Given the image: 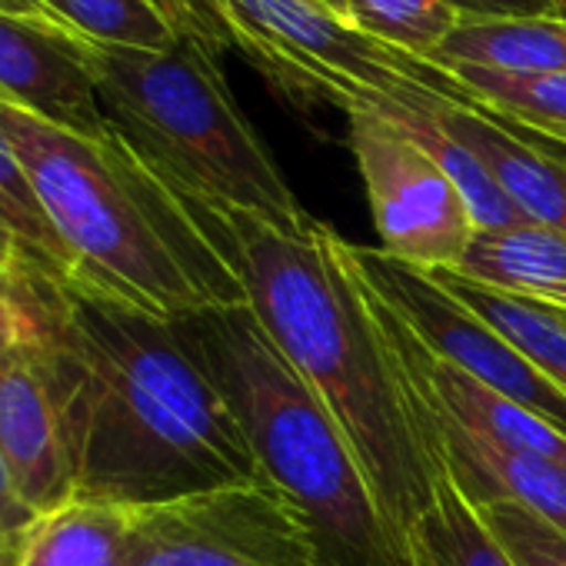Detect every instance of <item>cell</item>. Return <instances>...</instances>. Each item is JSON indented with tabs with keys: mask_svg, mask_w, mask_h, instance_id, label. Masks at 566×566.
<instances>
[{
	"mask_svg": "<svg viewBox=\"0 0 566 566\" xmlns=\"http://www.w3.org/2000/svg\"><path fill=\"white\" fill-rule=\"evenodd\" d=\"M0 510H4V513H34L31 506L21 503L18 490H14V480H11V470L4 463V453H0Z\"/></svg>",
	"mask_w": 566,
	"mask_h": 566,
	"instance_id": "4316f807",
	"label": "cell"
},
{
	"mask_svg": "<svg viewBox=\"0 0 566 566\" xmlns=\"http://www.w3.org/2000/svg\"><path fill=\"white\" fill-rule=\"evenodd\" d=\"M460 273L566 311V233L539 223L476 230Z\"/></svg>",
	"mask_w": 566,
	"mask_h": 566,
	"instance_id": "5bb4252c",
	"label": "cell"
},
{
	"mask_svg": "<svg viewBox=\"0 0 566 566\" xmlns=\"http://www.w3.org/2000/svg\"><path fill=\"white\" fill-rule=\"evenodd\" d=\"M410 546L417 566H516L450 476L437 480L433 500L410 533Z\"/></svg>",
	"mask_w": 566,
	"mask_h": 566,
	"instance_id": "d6986e66",
	"label": "cell"
},
{
	"mask_svg": "<svg viewBox=\"0 0 566 566\" xmlns=\"http://www.w3.org/2000/svg\"><path fill=\"white\" fill-rule=\"evenodd\" d=\"M347 21L370 41L430 61L463 18L447 0H350Z\"/></svg>",
	"mask_w": 566,
	"mask_h": 566,
	"instance_id": "7402d4cb",
	"label": "cell"
},
{
	"mask_svg": "<svg viewBox=\"0 0 566 566\" xmlns=\"http://www.w3.org/2000/svg\"><path fill=\"white\" fill-rule=\"evenodd\" d=\"M187 344L230 400L273 486L317 533L327 566H417L331 410L287 364L247 304L177 317Z\"/></svg>",
	"mask_w": 566,
	"mask_h": 566,
	"instance_id": "277c9868",
	"label": "cell"
},
{
	"mask_svg": "<svg viewBox=\"0 0 566 566\" xmlns=\"http://www.w3.org/2000/svg\"><path fill=\"white\" fill-rule=\"evenodd\" d=\"M41 8L91 44L167 51L184 41L150 0H41Z\"/></svg>",
	"mask_w": 566,
	"mask_h": 566,
	"instance_id": "44dd1931",
	"label": "cell"
},
{
	"mask_svg": "<svg viewBox=\"0 0 566 566\" xmlns=\"http://www.w3.org/2000/svg\"><path fill=\"white\" fill-rule=\"evenodd\" d=\"M237 54L294 107L331 104L400 120L440 104H473L450 71L360 34L324 0H217Z\"/></svg>",
	"mask_w": 566,
	"mask_h": 566,
	"instance_id": "8992f818",
	"label": "cell"
},
{
	"mask_svg": "<svg viewBox=\"0 0 566 566\" xmlns=\"http://www.w3.org/2000/svg\"><path fill=\"white\" fill-rule=\"evenodd\" d=\"M476 513L516 566H566V530L533 510L520 503H493Z\"/></svg>",
	"mask_w": 566,
	"mask_h": 566,
	"instance_id": "603a6c76",
	"label": "cell"
},
{
	"mask_svg": "<svg viewBox=\"0 0 566 566\" xmlns=\"http://www.w3.org/2000/svg\"><path fill=\"white\" fill-rule=\"evenodd\" d=\"M0 453L21 503L38 516L74 500L77 486L67 440L31 344L0 364Z\"/></svg>",
	"mask_w": 566,
	"mask_h": 566,
	"instance_id": "8fae6325",
	"label": "cell"
},
{
	"mask_svg": "<svg viewBox=\"0 0 566 566\" xmlns=\"http://www.w3.org/2000/svg\"><path fill=\"white\" fill-rule=\"evenodd\" d=\"M21 566H130L127 510L71 500L24 536Z\"/></svg>",
	"mask_w": 566,
	"mask_h": 566,
	"instance_id": "e0dca14e",
	"label": "cell"
},
{
	"mask_svg": "<svg viewBox=\"0 0 566 566\" xmlns=\"http://www.w3.org/2000/svg\"><path fill=\"white\" fill-rule=\"evenodd\" d=\"M347 120L380 250L420 273L460 270L476 223L450 174L390 120L377 114Z\"/></svg>",
	"mask_w": 566,
	"mask_h": 566,
	"instance_id": "ba28073f",
	"label": "cell"
},
{
	"mask_svg": "<svg viewBox=\"0 0 566 566\" xmlns=\"http://www.w3.org/2000/svg\"><path fill=\"white\" fill-rule=\"evenodd\" d=\"M324 4H327L331 11H337L340 18H347V8H350V0H324Z\"/></svg>",
	"mask_w": 566,
	"mask_h": 566,
	"instance_id": "d6a6232c",
	"label": "cell"
},
{
	"mask_svg": "<svg viewBox=\"0 0 566 566\" xmlns=\"http://www.w3.org/2000/svg\"><path fill=\"white\" fill-rule=\"evenodd\" d=\"M200 213L243 283L247 307L331 410L394 539L413 556L410 533L440 476L417 437L350 243L321 220L283 230L243 210Z\"/></svg>",
	"mask_w": 566,
	"mask_h": 566,
	"instance_id": "7a4b0ae2",
	"label": "cell"
},
{
	"mask_svg": "<svg viewBox=\"0 0 566 566\" xmlns=\"http://www.w3.org/2000/svg\"><path fill=\"white\" fill-rule=\"evenodd\" d=\"M437 67H483L500 74H566V21L510 18L463 21L430 57Z\"/></svg>",
	"mask_w": 566,
	"mask_h": 566,
	"instance_id": "2e32d148",
	"label": "cell"
},
{
	"mask_svg": "<svg viewBox=\"0 0 566 566\" xmlns=\"http://www.w3.org/2000/svg\"><path fill=\"white\" fill-rule=\"evenodd\" d=\"M543 8H546V18L566 21V0H543Z\"/></svg>",
	"mask_w": 566,
	"mask_h": 566,
	"instance_id": "4dcf8cb0",
	"label": "cell"
},
{
	"mask_svg": "<svg viewBox=\"0 0 566 566\" xmlns=\"http://www.w3.org/2000/svg\"><path fill=\"white\" fill-rule=\"evenodd\" d=\"M18 263H21V250H18V243H14V237H11L4 227H0V270L11 273Z\"/></svg>",
	"mask_w": 566,
	"mask_h": 566,
	"instance_id": "f546056e",
	"label": "cell"
},
{
	"mask_svg": "<svg viewBox=\"0 0 566 566\" xmlns=\"http://www.w3.org/2000/svg\"><path fill=\"white\" fill-rule=\"evenodd\" d=\"M11 287L61 417L74 500L137 510L266 480L177 321L28 263Z\"/></svg>",
	"mask_w": 566,
	"mask_h": 566,
	"instance_id": "6da1fadb",
	"label": "cell"
},
{
	"mask_svg": "<svg viewBox=\"0 0 566 566\" xmlns=\"http://www.w3.org/2000/svg\"><path fill=\"white\" fill-rule=\"evenodd\" d=\"M0 227H4L18 250H21V263L51 273V276H71L74 263L67 247L61 243L38 190L34 180L21 160V154L14 150L4 124H0Z\"/></svg>",
	"mask_w": 566,
	"mask_h": 566,
	"instance_id": "ffe728a7",
	"label": "cell"
},
{
	"mask_svg": "<svg viewBox=\"0 0 566 566\" xmlns=\"http://www.w3.org/2000/svg\"><path fill=\"white\" fill-rule=\"evenodd\" d=\"M427 276H433L450 297L500 331L566 397V324L556 307L470 280L460 270H440Z\"/></svg>",
	"mask_w": 566,
	"mask_h": 566,
	"instance_id": "9a60e30c",
	"label": "cell"
},
{
	"mask_svg": "<svg viewBox=\"0 0 566 566\" xmlns=\"http://www.w3.org/2000/svg\"><path fill=\"white\" fill-rule=\"evenodd\" d=\"M24 533H8L0 536V566H21V553H24Z\"/></svg>",
	"mask_w": 566,
	"mask_h": 566,
	"instance_id": "83f0119b",
	"label": "cell"
},
{
	"mask_svg": "<svg viewBox=\"0 0 566 566\" xmlns=\"http://www.w3.org/2000/svg\"><path fill=\"white\" fill-rule=\"evenodd\" d=\"M443 71L453 74L480 111L566 154V74H500L467 64Z\"/></svg>",
	"mask_w": 566,
	"mask_h": 566,
	"instance_id": "ac0fdd59",
	"label": "cell"
},
{
	"mask_svg": "<svg viewBox=\"0 0 566 566\" xmlns=\"http://www.w3.org/2000/svg\"><path fill=\"white\" fill-rule=\"evenodd\" d=\"M41 516L34 513H4L0 510V536H8V533H24L38 523Z\"/></svg>",
	"mask_w": 566,
	"mask_h": 566,
	"instance_id": "f1b7e54d",
	"label": "cell"
},
{
	"mask_svg": "<svg viewBox=\"0 0 566 566\" xmlns=\"http://www.w3.org/2000/svg\"><path fill=\"white\" fill-rule=\"evenodd\" d=\"M559 311V307H556ZM559 317H563V324H566V311H559Z\"/></svg>",
	"mask_w": 566,
	"mask_h": 566,
	"instance_id": "836d02e7",
	"label": "cell"
},
{
	"mask_svg": "<svg viewBox=\"0 0 566 566\" xmlns=\"http://www.w3.org/2000/svg\"><path fill=\"white\" fill-rule=\"evenodd\" d=\"M150 4L164 14V21L184 41H193L217 57H223L227 51H237L217 0H150Z\"/></svg>",
	"mask_w": 566,
	"mask_h": 566,
	"instance_id": "cb8c5ba5",
	"label": "cell"
},
{
	"mask_svg": "<svg viewBox=\"0 0 566 566\" xmlns=\"http://www.w3.org/2000/svg\"><path fill=\"white\" fill-rule=\"evenodd\" d=\"M350 253L360 273L410 321V327L437 357L533 410L566 437V397L500 331L450 297L433 276L407 266L403 260L357 243H350Z\"/></svg>",
	"mask_w": 566,
	"mask_h": 566,
	"instance_id": "9c48e42d",
	"label": "cell"
},
{
	"mask_svg": "<svg viewBox=\"0 0 566 566\" xmlns=\"http://www.w3.org/2000/svg\"><path fill=\"white\" fill-rule=\"evenodd\" d=\"M24 347H28V317H24L18 297H14V287H11V297L0 301V364L18 357Z\"/></svg>",
	"mask_w": 566,
	"mask_h": 566,
	"instance_id": "484cf974",
	"label": "cell"
},
{
	"mask_svg": "<svg viewBox=\"0 0 566 566\" xmlns=\"http://www.w3.org/2000/svg\"><path fill=\"white\" fill-rule=\"evenodd\" d=\"M14 273V270H11ZM11 273L0 270V301H8L11 297Z\"/></svg>",
	"mask_w": 566,
	"mask_h": 566,
	"instance_id": "1f68e13d",
	"label": "cell"
},
{
	"mask_svg": "<svg viewBox=\"0 0 566 566\" xmlns=\"http://www.w3.org/2000/svg\"><path fill=\"white\" fill-rule=\"evenodd\" d=\"M437 120L483 164L526 223L566 233V157L559 150L533 144L526 134L470 104H443L437 107Z\"/></svg>",
	"mask_w": 566,
	"mask_h": 566,
	"instance_id": "7c38bea8",
	"label": "cell"
},
{
	"mask_svg": "<svg viewBox=\"0 0 566 566\" xmlns=\"http://www.w3.org/2000/svg\"><path fill=\"white\" fill-rule=\"evenodd\" d=\"M130 566H327L301 506L270 480L127 510Z\"/></svg>",
	"mask_w": 566,
	"mask_h": 566,
	"instance_id": "52a82bcc",
	"label": "cell"
},
{
	"mask_svg": "<svg viewBox=\"0 0 566 566\" xmlns=\"http://www.w3.org/2000/svg\"><path fill=\"white\" fill-rule=\"evenodd\" d=\"M38 4H41V0H38Z\"/></svg>",
	"mask_w": 566,
	"mask_h": 566,
	"instance_id": "e575fe53",
	"label": "cell"
},
{
	"mask_svg": "<svg viewBox=\"0 0 566 566\" xmlns=\"http://www.w3.org/2000/svg\"><path fill=\"white\" fill-rule=\"evenodd\" d=\"M91 64L114 134L184 197L210 210L256 213L283 230L311 220L243 117L217 54L193 41L167 51L91 44Z\"/></svg>",
	"mask_w": 566,
	"mask_h": 566,
	"instance_id": "5b68a950",
	"label": "cell"
},
{
	"mask_svg": "<svg viewBox=\"0 0 566 566\" xmlns=\"http://www.w3.org/2000/svg\"><path fill=\"white\" fill-rule=\"evenodd\" d=\"M14 150L71 253L74 280L177 321L247 304L200 207L114 134L84 137L0 101Z\"/></svg>",
	"mask_w": 566,
	"mask_h": 566,
	"instance_id": "3957f363",
	"label": "cell"
},
{
	"mask_svg": "<svg viewBox=\"0 0 566 566\" xmlns=\"http://www.w3.org/2000/svg\"><path fill=\"white\" fill-rule=\"evenodd\" d=\"M0 101L71 134H111L91 44L48 14L0 8Z\"/></svg>",
	"mask_w": 566,
	"mask_h": 566,
	"instance_id": "30bf717a",
	"label": "cell"
},
{
	"mask_svg": "<svg viewBox=\"0 0 566 566\" xmlns=\"http://www.w3.org/2000/svg\"><path fill=\"white\" fill-rule=\"evenodd\" d=\"M463 21H510V18H543V0H447Z\"/></svg>",
	"mask_w": 566,
	"mask_h": 566,
	"instance_id": "d4e9b609",
	"label": "cell"
},
{
	"mask_svg": "<svg viewBox=\"0 0 566 566\" xmlns=\"http://www.w3.org/2000/svg\"><path fill=\"white\" fill-rule=\"evenodd\" d=\"M410 334H413L417 364H420L433 397L440 400V407L453 420H460L476 437H486V440H493V443H500L506 450H516V453H526V457L566 467V437L553 423H546L533 410L513 403L510 397L490 390L486 384H480L476 377L463 374L450 360L437 357L420 340V334L413 327H410Z\"/></svg>",
	"mask_w": 566,
	"mask_h": 566,
	"instance_id": "4fadbf2b",
	"label": "cell"
}]
</instances>
